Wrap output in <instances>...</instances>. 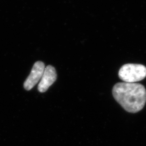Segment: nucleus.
<instances>
[{
  "mask_svg": "<svg viewBox=\"0 0 146 146\" xmlns=\"http://www.w3.org/2000/svg\"><path fill=\"white\" fill-rule=\"evenodd\" d=\"M45 64L41 61H37L33 65L30 75L24 83V88L27 91L31 90L41 79L45 70Z\"/></svg>",
  "mask_w": 146,
  "mask_h": 146,
  "instance_id": "nucleus-3",
  "label": "nucleus"
},
{
  "mask_svg": "<svg viewBox=\"0 0 146 146\" xmlns=\"http://www.w3.org/2000/svg\"><path fill=\"white\" fill-rule=\"evenodd\" d=\"M118 75L126 83H135L146 77V68L141 64H127L121 66Z\"/></svg>",
  "mask_w": 146,
  "mask_h": 146,
  "instance_id": "nucleus-2",
  "label": "nucleus"
},
{
  "mask_svg": "<svg viewBox=\"0 0 146 146\" xmlns=\"http://www.w3.org/2000/svg\"><path fill=\"white\" fill-rule=\"evenodd\" d=\"M56 78L57 74L55 68L51 65L46 66L38 85V91L40 93L46 92L48 88L56 81Z\"/></svg>",
  "mask_w": 146,
  "mask_h": 146,
  "instance_id": "nucleus-4",
  "label": "nucleus"
},
{
  "mask_svg": "<svg viewBox=\"0 0 146 146\" xmlns=\"http://www.w3.org/2000/svg\"><path fill=\"white\" fill-rule=\"evenodd\" d=\"M115 100L128 112L136 113L143 109L146 102V90L142 84L118 83L112 89Z\"/></svg>",
  "mask_w": 146,
  "mask_h": 146,
  "instance_id": "nucleus-1",
  "label": "nucleus"
}]
</instances>
